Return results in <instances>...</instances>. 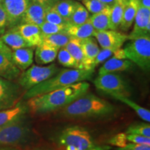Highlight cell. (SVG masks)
<instances>
[{"mask_svg":"<svg viewBox=\"0 0 150 150\" xmlns=\"http://www.w3.org/2000/svg\"><path fill=\"white\" fill-rule=\"evenodd\" d=\"M90 84L81 81L63 88L38 95L28 99L29 110L35 114H46L65 107L84 94L87 93Z\"/></svg>","mask_w":150,"mask_h":150,"instance_id":"obj_1","label":"cell"},{"mask_svg":"<svg viewBox=\"0 0 150 150\" xmlns=\"http://www.w3.org/2000/svg\"><path fill=\"white\" fill-rule=\"evenodd\" d=\"M116 112L114 105L93 94H84L61 108L63 117L70 119H87L108 117Z\"/></svg>","mask_w":150,"mask_h":150,"instance_id":"obj_2","label":"cell"},{"mask_svg":"<svg viewBox=\"0 0 150 150\" xmlns=\"http://www.w3.org/2000/svg\"><path fill=\"white\" fill-rule=\"evenodd\" d=\"M94 73L95 70L61 69L57 74L51 78L28 90L24 95L23 98L29 99L38 95L63 88L78 82L91 81L93 77Z\"/></svg>","mask_w":150,"mask_h":150,"instance_id":"obj_3","label":"cell"},{"mask_svg":"<svg viewBox=\"0 0 150 150\" xmlns=\"http://www.w3.org/2000/svg\"><path fill=\"white\" fill-rule=\"evenodd\" d=\"M59 145L65 150H108L111 147L99 145L94 140L89 131L79 126L68 127L62 130L57 137Z\"/></svg>","mask_w":150,"mask_h":150,"instance_id":"obj_4","label":"cell"},{"mask_svg":"<svg viewBox=\"0 0 150 150\" xmlns=\"http://www.w3.org/2000/svg\"><path fill=\"white\" fill-rule=\"evenodd\" d=\"M94 84L98 91L110 96L127 97L131 95V89L128 82L120 74L107 73L98 76L94 81Z\"/></svg>","mask_w":150,"mask_h":150,"instance_id":"obj_5","label":"cell"},{"mask_svg":"<svg viewBox=\"0 0 150 150\" xmlns=\"http://www.w3.org/2000/svg\"><path fill=\"white\" fill-rule=\"evenodd\" d=\"M126 59L144 70L150 69V36L140 37L131 40L123 49Z\"/></svg>","mask_w":150,"mask_h":150,"instance_id":"obj_6","label":"cell"},{"mask_svg":"<svg viewBox=\"0 0 150 150\" xmlns=\"http://www.w3.org/2000/svg\"><path fill=\"white\" fill-rule=\"evenodd\" d=\"M32 131L25 120L0 127V147H11L26 143Z\"/></svg>","mask_w":150,"mask_h":150,"instance_id":"obj_7","label":"cell"},{"mask_svg":"<svg viewBox=\"0 0 150 150\" xmlns=\"http://www.w3.org/2000/svg\"><path fill=\"white\" fill-rule=\"evenodd\" d=\"M60 70L61 69L54 63L47 66L33 65L21 73L18 79V85L27 91L51 78Z\"/></svg>","mask_w":150,"mask_h":150,"instance_id":"obj_8","label":"cell"},{"mask_svg":"<svg viewBox=\"0 0 150 150\" xmlns=\"http://www.w3.org/2000/svg\"><path fill=\"white\" fill-rule=\"evenodd\" d=\"M30 3L31 0H4L1 6L6 14L8 27L13 28L21 24Z\"/></svg>","mask_w":150,"mask_h":150,"instance_id":"obj_9","label":"cell"},{"mask_svg":"<svg viewBox=\"0 0 150 150\" xmlns=\"http://www.w3.org/2000/svg\"><path fill=\"white\" fill-rule=\"evenodd\" d=\"M20 86L14 82L0 77V110L12 108L19 102Z\"/></svg>","mask_w":150,"mask_h":150,"instance_id":"obj_10","label":"cell"},{"mask_svg":"<svg viewBox=\"0 0 150 150\" xmlns=\"http://www.w3.org/2000/svg\"><path fill=\"white\" fill-rule=\"evenodd\" d=\"M93 37L102 48L114 50L121 48L124 43L128 40V35L110 29L95 31Z\"/></svg>","mask_w":150,"mask_h":150,"instance_id":"obj_11","label":"cell"},{"mask_svg":"<svg viewBox=\"0 0 150 150\" xmlns=\"http://www.w3.org/2000/svg\"><path fill=\"white\" fill-rule=\"evenodd\" d=\"M150 32V9L139 6L134 22V27L128 40H134L140 37L149 35Z\"/></svg>","mask_w":150,"mask_h":150,"instance_id":"obj_12","label":"cell"},{"mask_svg":"<svg viewBox=\"0 0 150 150\" xmlns=\"http://www.w3.org/2000/svg\"><path fill=\"white\" fill-rule=\"evenodd\" d=\"M29 110L27 104L22 102L12 108L0 110V127L24 120Z\"/></svg>","mask_w":150,"mask_h":150,"instance_id":"obj_13","label":"cell"},{"mask_svg":"<svg viewBox=\"0 0 150 150\" xmlns=\"http://www.w3.org/2000/svg\"><path fill=\"white\" fill-rule=\"evenodd\" d=\"M31 47H36L43 42V35L38 26L20 24L13 27Z\"/></svg>","mask_w":150,"mask_h":150,"instance_id":"obj_14","label":"cell"},{"mask_svg":"<svg viewBox=\"0 0 150 150\" xmlns=\"http://www.w3.org/2000/svg\"><path fill=\"white\" fill-rule=\"evenodd\" d=\"M81 45L84 56V70H95L93 63L100 50L96 39L94 37L83 39L81 40Z\"/></svg>","mask_w":150,"mask_h":150,"instance_id":"obj_15","label":"cell"},{"mask_svg":"<svg viewBox=\"0 0 150 150\" xmlns=\"http://www.w3.org/2000/svg\"><path fill=\"white\" fill-rule=\"evenodd\" d=\"M46 8L43 6L31 1L21 24H30L40 27L45 22Z\"/></svg>","mask_w":150,"mask_h":150,"instance_id":"obj_16","label":"cell"},{"mask_svg":"<svg viewBox=\"0 0 150 150\" xmlns=\"http://www.w3.org/2000/svg\"><path fill=\"white\" fill-rule=\"evenodd\" d=\"M21 74V70L15 65L10 56L0 53V77L13 81Z\"/></svg>","mask_w":150,"mask_h":150,"instance_id":"obj_17","label":"cell"},{"mask_svg":"<svg viewBox=\"0 0 150 150\" xmlns=\"http://www.w3.org/2000/svg\"><path fill=\"white\" fill-rule=\"evenodd\" d=\"M59 49L43 42L36 47L35 61L39 65H47L55 61Z\"/></svg>","mask_w":150,"mask_h":150,"instance_id":"obj_18","label":"cell"},{"mask_svg":"<svg viewBox=\"0 0 150 150\" xmlns=\"http://www.w3.org/2000/svg\"><path fill=\"white\" fill-rule=\"evenodd\" d=\"M134 65V63L128 59H117L112 57L104 62L99 68L98 75L127 71L133 68Z\"/></svg>","mask_w":150,"mask_h":150,"instance_id":"obj_19","label":"cell"},{"mask_svg":"<svg viewBox=\"0 0 150 150\" xmlns=\"http://www.w3.org/2000/svg\"><path fill=\"white\" fill-rule=\"evenodd\" d=\"M34 52L33 48H22L12 50L11 57L15 65L21 71H24L32 65Z\"/></svg>","mask_w":150,"mask_h":150,"instance_id":"obj_20","label":"cell"},{"mask_svg":"<svg viewBox=\"0 0 150 150\" xmlns=\"http://www.w3.org/2000/svg\"><path fill=\"white\" fill-rule=\"evenodd\" d=\"M110 11H111V6H106L101 12L90 16L88 21L92 24L95 31L111 30Z\"/></svg>","mask_w":150,"mask_h":150,"instance_id":"obj_21","label":"cell"},{"mask_svg":"<svg viewBox=\"0 0 150 150\" xmlns=\"http://www.w3.org/2000/svg\"><path fill=\"white\" fill-rule=\"evenodd\" d=\"M0 38L11 50L31 47L14 28H11L9 31L1 35Z\"/></svg>","mask_w":150,"mask_h":150,"instance_id":"obj_22","label":"cell"},{"mask_svg":"<svg viewBox=\"0 0 150 150\" xmlns=\"http://www.w3.org/2000/svg\"><path fill=\"white\" fill-rule=\"evenodd\" d=\"M139 6L140 5L138 0L127 1L123 13L120 25L119 27L123 31H127L131 29V26L134 24L135 18H136Z\"/></svg>","mask_w":150,"mask_h":150,"instance_id":"obj_23","label":"cell"},{"mask_svg":"<svg viewBox=\"0 0 150 150\" xmlns=\"http://www.w3.org/2000/svg\"><path fill=\"white\" fill-rule=\"evenodd\" d=\"M95 31V29L88 21L78 25L68 24L65 29V32L68 33L71 37L79 40L93 37Z\"/></svg>","mask_w":150,"mask_h":150,"instance_id":"obj_24","label":"cell"},{"mask_svg":"<svg viewBox=\"0 0 150 150\" xmlns=\"http://www.w3.org/2000/svg\"><path fill=\"white\" fill-rule=\"evenodd\" d=\"M79 2L74 0H61L53 6H51L62 17L67 23H69L70 18Z\"/></svg>","mask_w":150,"mask_h":150,"instance_id":"obj_25","label":"cell"},{"mask_svg":"<svg viewBox=\"0 0 150 150\" xmlns=\"http://www.w3.org/2000/svg\"><path fill=\"white\" fill-rule=\"evenodd\" d=\"M65 48L74 58L77 65V69L84 70V56L81 45V40L72 38L67 43Z\"/></svg>","mask_w":150,"mask_h":150,"instance_id":"obj_26","label":"cell"},{"mask_svg":"<svg viewBox=\"0 0 150 150\" xmlns=\"http://www.w3.org/2000/svg\"><path fill=\"white\" fill-rule=\"evenodd\" d=\"M127 0H116L111 6L110 11V27L111 30H117L120 25L123 13Z\"/></svg>","mask_w":150,"mask_h":150,"instance_id":"obj_27","label":"cell"},{"mask_svg":"<svg viewBox=\"0 0 150 150\" xmlns=\"http://www.w3.org/2000/svg\"><path fill=\"white\" fill-rule=\"evenodd\" d=\"M72 38H73L71 37L65 31L63 32L55 33V34L43 36V42L59 49H61L65 47L67 43L70 42Z\"/></svg>","mask_w":150,"mask_h":150,"instance_id":"obj_28","label":"cell"},{"mask_svg":"<svg viewBox=\"0 0 150 150\" xmlns=\"http://www.w3.org/2000/svg\"><path fill=\"white\" fill-rule=\"evenodd\" d=\"M115 99H117L118 101H120L121 102L124 103V104H127V106H129V107L132 108L135 112H136V114L139 117L141 118L142 120H143L144 121L146 122L149 123L150 122V111L149 110L147 109V108L142 107L141 106H140L139 104H138L137 103L134 102L133 100H131V99H129L127 97H114Z\"/></svg>","mask_w":150,"mask_h":150,"instance_id":"obj_29","label":"cell"},{"mask_svg":"<svg viewBox=\"0 0 150 150\" xmlns=\"http://www.w3.org/2000/svg\"><path fill=\"white\" fill-rule=\"evenodd\" d=\"M90 18V13L83 4H78L77 6L71 16L68 24L73 25H78L86 23Z\"/></svg>","mask_w":150,"mask_h":150,"instance_id":"obj_30","label":"cell"},{"mask_svg":"<svg viewBox=\"0 0 150 150\" xmlns=\"http://www.w3.org/2000/svg\"><path fill=\"white\" fill-rule=\"evenodd\" d=\"M125 134L140 135L150 138V125L148 122L133 123L127 127Z\"/></svg>","mask_w":150,"mask_h":150,"instance_id":"obj_31","label":"cell"},{"mask_svg":"<svg viewBox=\"0 0 150 150\" xmlns=\"http://www.w3.org/2000/svg\"><path fill=\"white\" fill-rule=\"evenodd\" d=\"M56 58H57L59 63L63 66L77 69V65H76V63L74 58L65 47L59 49Z\"/></svg>","mask_w":150,"mask_h":150,"instance_id":"obj_32","label":"cell"},{"mask_svg":"<svg viewBox=\"0 0 150 150\" xmlns=\"http://www.w3.org/2000/svg\"><path fill=\"white\" fill-rule=\"evenodd\" d=\"M67 25H57L45 21L40 26V29L43 36L55 34L65 31Z\"/></svg>","mask_w":150,"mask_h":150,"instance_id":"obj_33","label":"cell"},{"mask_svg":"<svg viewBox=\"0 0 150 150\" xmlns=\"http://www.w3.org/2000/svg\"><path fill=\"white\" fill-rule=\"evenodd\" d=\"M45 21L54 24H57V25H67L68 24L52 7H47L46 8Z\"/></svg>","mask_w":150,"mask_h":150,"instance_id":"obj_34","label":"cell"},{"mask_svg":"<svg viewBox=\"0 0 150 150\" xmlns=\"http://www.w3.org/2000/svg\"><path fill=\"white\" fill-rule=\"evenodd\" d=\"M81 1L88 11L93 15L101 12L106 6L98 0H82Z\"/></svg>","mask_w":150,"mask_h":150,"instance_id":"obj_35","label":"cell"},{"mask_svg":"<svg viewBox=\"0 0 150 150\" xmlns=\"http://www.w3.org/2000/svg\"><path fill=\"white\" fill-rule=\"evenodd\" d=\"M115 50H111V49H104L102 48V50H99L98 54L95 58V61H94L93 67L95 70V68L96 67L98 66L102 63H104V62H106L108 59H109V58L113 54V52Z\"/></svg>","mask_w":150,"mask_h":150,"instance_id":"obj_36","label":"cell"},{"mask_svg":"<svg viewBox=\"0 0 150 150\" xmlns=\"http://www.w3.org/2000/svg\"><path fill=\"white\" fill-rule=\"evenodd\" d=\"M108 144L117 147H123L127 145V134L125 133H120L113 136L108 140Z\"/></svg>","mask_w":150,"mask_h":150,"instance_id":"obj_37","label":"cell"},{"mask_svg":"<svg viewBox=\"0 0 150 150\" xmlns=\"http://www.w3.org/2000/svg\"><path fill=\"white\" fill-rule=\"evenodd\" d=\"M127 140L132 143L150 146V138L149 137L136 134H127Z\"/></svg>","mask_w":150,"mask_h":150,"instance_id":"obj_38","label":"cell"},{"mask_svg":"<svg viewBox=\"0 0 150 150\" xmlns=\"http://www.w3.org/2000/svg\"><path fill=\"white\" fill-rule=\"evenodd\" d=\"M6 27H8V19L4 9L3 8L1 4H0V34H3L4 29Z\"/></svg>","mask_w":150,"mask_h":150,"instance_id":"obj_39","label":"cell"},{"mask_svg":"<svg viewBox=\"0 0 150 150\" xmlns=\"http://www.w3.org/2000/svg\"><path fill=\"white\" fill-rule=\"evenodd\" d=\"M116 150H150V146L130 142L127 143V145L123 147H117Z\"/></svg>","mask_w":150,"mask_h":150,"instance_id":"obj_40","label":"cell"},{"mask_svg":"<svg viewBox=\"0 0 150 150\" xmlns=\"http://www.w3.org/2000/svg\"><path fill=\"white\" fill-rule=\"evenodd\" d=\"M0 53L10 56H11V54H12V50L8 46L6 45L4 42L1 40V38H0Z\"/></svg>","mask_w":150,"mask_h":150,"instance_id":"obj_41","label":"cell"},{"mask_svg":"<svg viewBox=\"0 0 150 150\" xmlns=\"http://www.w3.org/2000/svg\"><path fill=\"white\" fill-rule=\"evenodd\" d=\"M113 58H115V59H126V56H125V52H124V50L123 49H117V50H116L115 52H113Z\"/></svg>","mask_w":150,"mask_h":150,"instance_id":"obj_42","label":"cell"},{"mask_svg":"<svg viewBox=\"0 0 150 150\" xmlns=\"http://www.w3.org/2000/svg\"><path fill=\"white\" fill-rule=\"evenodd\" d=\"M140 6L150 9V0H138Z\"/></svg>","mask_w":150,"mask_h":150,"instance_id":"obj_43","label":"cell"},{"mask_svg":"<svg viewBox=\"0 0 150 150\" xmlns=\"http://www.w3.org/2000/svg\"><path fill=\"white\" fill-rule=\"evenodd\" d=\"M98 1H100V2L103 3L105 5L109 6H112L115 3L116 0H98Z\"/></svg>","mask_w":150,"mask_h":150,"instance_id":"obj_44","label":"cell"},{"mask_svg":"<svg viewBox=\"0 0 150 150\" xmlns=\"http://www.w3.org/2000/svg\"><path fill=\"white\" fill-rule=\"evenodd\" d=\"M31 1H32V2H35L38 4L42 5L43 6L45 7V8H47L48 7L46 0H31Z\"/></svg>","mask_w":150,"mask_h":150,"instance_id":"obj_45","label":"cell"},{"mask_svg":"<svg viewBox=\"0 0 150 150\" xmlns=\"http://www.w3.org/2000/svg\"><path fill=\"white\" fill-rule=\"evenodd\" d=\"M59 1H61V0H46L48 7L53 6L54 4H56V3L59 2Z\"/></svg>","mask_w":150,"mask_h":150,"instance_id":"obj_46","label":"cell"},{"mask_svg":"<svg viewBox=\"0 0 150 150\" xmlns=\"http://www.w3.org/2000/svg\"><path fill=\"white\" fill-rule=\"evenodd\" d=\"M0 150H18L11 147H0Z\"/></svg>","mask_w":150,"mask_h":150,"instance_id":"obj_47","label":"cell"},{"mask_svg":"<svg viewBox=\"0 0 150 150\" xmlns=\"http://www.w3.org/2000/svg\"><path fill=\"white\" fill-rule=\"evenodd\" d=\"M3 1L4 0H0V4H1V3L3 2Z\"/></svg>","mask_w":150,"mask_h":150,"instance_id":"obj_48","label":"cell"},{"mask_svg":"<svg viewBox=\"0 0 150 150\" xmlns=\"http://www.w3.org/2000/svg\"><path fill=\"white\" fill-rule=\"evenodd\" d=\"M74 1H82V0H74Z\"/></svg>","mask_w":150,"mask_h":150,"instance_id":"obj_49","label":"cell"},{"mask_svg":"<svg viewBox=\"0 0 150 150\" xmlns=\"http://www.w3.org/2000/svg\"><path fill=\"white\" fill-rule=\"evenodd\" d=\"M35 150H44V149H35Z\"/></svg>","mask_w":150,"mask_h":150,"instance_id":"obj_50","label":"cell"},{"mask_svg":"<svg viewBox=\"0 0 150 150\" xmlns=\"http://www.w3.org/2000/svg\"><path fill=\"white\" fill-rule=\"evenodd\" d=\"M127 1H129V0H127Z\"/></svg>","mask_w":150,"mask_h":150,"instance_id":"obj_51","label":"cell"}]
</instances>
